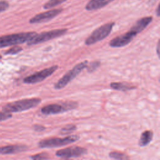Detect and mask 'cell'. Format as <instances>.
Wrapping results in <instances>:
<instances>
[{
  "label": "cell",
  "instance_id": "cell-13",
  "mask_svg": "<svg viewBox=\"0 0 160 160\" xmlns=\"http://www.w3.org/2000/svg\"><path fill=\"white\" fill-rule=\"evenodd\" d=\"M28 149V147L24 145H10L0 147L1 154H14L22 151H24Z\"/></svg>",
  "mask_w": 160,
  "mask_h": 160
},
{
  "label": "cell",
  "instance_id": "cell-2",
  "mask_svg": "<svg viewBox=\"0 0 160 160\" xmlns=\"http://www.w3.org/2000/svg\"><path fill=\"white\" fill-rule=\"evenodd\" d=\"M37 34L35 32H21L0 37V48L28 42Z\"/></svg>",
  "mask_w": 160,
  "mask_h": 160
},
{
  "label": "cell",
  "instance_id": "cell-11",
  "mask_svg": "<svg viewBox=\"0 0 160 160\" xmlns=\"http://www.w3.org/2000/svg\"><path fill=\"white\" fill-rule=\"evenodd\" d=\"M62 9L60 8L53 9L42 13L38 14L29 20V22L31 24H35L47 22L57 16L62 12Z\"/></svg>",
  "mask_w": 160,
  "mask_h": 160
},
{
  "label": "cell",
  "instance_id": "cell-15",
  "mask_svg": "<svg viewBox=\"0 0 160 160\" xmlns=\"http://www.w3.org/2000/svg\"><path fill=\"white\" fill-rule=\"evenodd\" d=\"M153 137V132L151 130L144 131L141 135L139 140V146H147L152 140Z\"/></svg>",
  "mask_w": 160,
  "mask_h": 160
},
{
  "label": "cell",
  "instance_id": "cell-16",
  "mask_svg": "<svg viewBox=\"0 0 160 160\" xmlns=\"http://www.w3.org/2000/svg\"><path fill=\"white\" fill-rule=\"evenodd\" d=\"M110 87L115 90L121 91H127L132 90L136 88V86L128 84V83H122V82H113L110 84Z\"/></svg>",
  "mask_w": 160,
  "mask_h": 160
},
{
  "label": "cell",
  "instance_id": "cell-14",
  "mask_svg": "<svg viewBox=\"0 0 160 160\" xmlns=\"http://www.w3.org/2000/svg\"><path fill=\"white\" fill-rule=\"evenodd\" d=\"M114 0H90L85 8L87 11H94L101 9Z\"/></svg>",
  "mask_w": 160,
  "mask_h": 160
},
{
  "label": "cell",
  "instance_id": "cell-25",
  "mask_svg": "<svg viewBox=\"0 0 160 160\" xmlns=\"http://www.w3.org/2000/svg\"><path fill=\"white\" fill-rule=\"evenodd\" d=\"M33 129L36 131H43L46 129V127H44L42 125H39V124H34L33 126Z\"/></svg>",
  "mask_w": 160,
  "mask_h": 160
},
{
  "label": "cell",
  "instance_id": "cell-19",
  "mask_svg": "<svg viewBox=\"0 0 160 160\" xmlns=\"http://www.w3.org/2000/svg\"><path fill=\"white\" fill-rule=\"evenodd\" d=\"M77 127L74 124H68L67 126L62 128L60 131V134L61 135H66L69 134L72 132H74L75 130H76Z\"/></svg>",
  "mask_w": 160,
  "mask_h": 160
},
{
  "label": "cell",
  "instance_id": "cell-26",
  "mask_svg": "<svg viewBox=\"0 0 160 160\" xmlns=\"http://www.w3.org/2000/svg\"><path fill=\"white\" fill-rule=\"evenodd\" d=\"M159 6L158 5V6L157 7V9H156V13H157V15H158V16H159Z\"/></svg>",
  "mask_w": 160,
  "mask_h": 160
},
{
  "label": "cell",
  "instance_id": "cell-1",
  "mask_svg": "<svg viewBox=\"0 0 160 160\" xmlns=\"http://www.w3.org/2000/svg\"><path fill=\"white\" fill-rule=\"evenodd\" d=\"M41 100L39 98H29L24 99L12 102H9L4 105L2 109L3 112L10 113L26 111L37 106Z\"/></svg>",
  "mask_w": 160,
  "mask_h": 160
},
{
  "label": "cell",
  "instance_id": "cell-12",
  "mask_svg": "<svg viewBox=\"0 0 160 160\" xmlns=\"http://www.w3.org/2000/svg\"><path fill=\"white\" fill-rule=\"evenodd\" d=\"M152 21V16L144 17L138 20L136 23L131 27L130 31L134 32L136 34L143 31Z\"/></svg>",
  "mask_w": 160,
  "mask_h": 160
},
{
  "label": "cell",
  "instance_id": "cell-9",
  "mask_svg": "<svg viewBox=\"0 0 160 160\" xmlns=\"http://www.w3.org/2000/svg\"><path fill=\"white\" fill-rule=\"evenodd\" d=\"M87 153V149L80 146H71L58 150L56 155L59 158H78Z\"/></svg>",
  "mask_w": 160,
  "mask_h": 160
},
{
  "label": "cell",
  "instance_id": "cell-6",
  "mask_svg": "<svg viewBox=\"0 0 160 160\" xmlns=\"http://www.w3.org/2000/svg\"><path fill=\"white\" fill-rule=\"evenodd\" d=\"M114 24V22H108L98 28L85 40V44L90 46L105 39L110 34Z\"/></svg>",
  "mask_w": 160,
  "mask_h": 160
},
{
  "label": "cell",
  "instance_id": "cell-3",
  "mask_svg": "<svg viewBox=\"0 0 160 160\" xmlns=\"http://www.w3.org/2000/svg\"><path fill=\"white\" fill-rule=\"evenodd\" d=\"M78 106L75 101H66L61 103L50 104L43 106L41 109V112L44 115H52L62 113L76 108Z\"/></svg>",
  "mask_w": 160,
  "mask_h": 160
},
{
  "label": "cell",
  "instance_id": "cell-4",
  "mask_svg": "<svg viewBox=\"0 0 160 160\" xmlns=\"http://www.w3.org/2000/svg\"><path fill=\"white\" fill-rule=\"evenodd\" d=\"M88 61H84L80 63H78L73 67V68L68 71L58 82L54 84V88L56 89H60L65 87L69 82L74 79L80 72L87 67Z\"/></svg>",
  "mask_w": 160,
  "mask_h": 160
},
{
  "label": "cell",
  "instance_id": "cell-8",
  "mask_svg": "<svg viewBox=\"0 0 160 160\" xmlns=\"http://www.w3.org/2000/svg\"><path fill=\"white\" fill-rule=\"evenodd\" d=\"M58 66L57 65L52 66L25 78L23 81L24 83L27 84H34L41 82L52 74L58 69Z\"/></svg>",
  "mask_w": 160,
  "mask_h": 160
},
{
  "label": "cell",
  "instance_id": "cell-18",
  "mask_svg": "<svg viewBox=\"0 0 160 160\" xmlns=\"http://www.w3.org/2000/svg\"><path fill=\"white\" fill-rule=\"evenodd\" d=\"M66 1L67 0H49L48 2H46L44 4L43 8H44V9H50L51 8L58 6L60 4H62V2H64Z\"/></svg>",
  "mask_w": 160,
  "mask_h": 160
},
{
  "label": "cell",
  "instance_id": "cell-20",
  "mask_svg": "<svg viewBox=\"0 0 160 160\" xmlns=\"http://www.w3.org/2000/svg\"><path fill=\"white\" fill-rule=\"evenodd\" d=\"M31 160H47L49 158L48 154L46 152H41L34 154L30 157Z\"/></svg>",
  "mask_w": 160,
  "mask_h": 160
},
{
  "label": "cell",
  "instance_id": "cell-24",
  "mask_svg": "<svg viewBox=\"0 0 160 160\" xmlns=\"http://www.w3.org/2000/svg\"><path fill=\"white\" fill-rule=\"evenodd\" d=\"M12 117V115L10 113L5 112H0V121L8 119Z\"/></svg>",
  "mask_w": 160,
  "mask_h": 160
},
{
  "label": "cell",
  "instance_id": "cell-22",
  "mask_svg": "<svg viewBox=\"0 0 160 160\" xmlns=\"http://www.w3.org/2000/svg\"><path fill=\"white\" fill-rule=\"evenodd\" d=\"M22 48L19 47V46H15L13 47L11 49H9L8 51H6V52L5 53L6 54H15L18 53L19 52H20L21 51H22Z\"/></svg>",
  "mask_w": 160,
  "mask_h": 160
},
{
  "label": "cell",
  "instance_id": "cell-5",
  "mask_svg": "<svg viewBox=\"0 0 160 160\" xmlns=\"http://www.w3.org/2000/svg\"><path fill=\"white\" fill-rule=\"evenodd\" d=\"M79 139L78 135L68 136L65 138H52L42 139L39 142V147L41 148H52L63 146L77 141Z\"/></svg>",
  "mask_w": 160,
  "mask_h": 160
},
{
  "label": "cell",
  "instance_id": "cell-21",
  "mask_svg": "<svg viewBox=\"0 0 160 160\" xmlns=\"http://www.w3.org/2000/svg\"><path fill=\"white\" fill-rule=\"evenodd\" d=\"M100 64L101 63L99 61H93L90 63L89 66L88 65L86 68L88 69V71L89 72H92L100 66Z\"/></svg>",
  "mask_w": 160,
  "mask_h": 160
},
{
  "label": "cell",
  "instance_id": "cell-27",
  "mask_svg": "<svg viewBox=\"0 0 160 160\" xmlns=\"http://www.w3.org/2000/svg\"><path fill=\"white\" fill-rule=\"evenodd\" d=\"M1 59V56L0 55V59Z\"/></svg>",
  "mask_w": 160,
  "mask_h": 160
},
{
  "label": "cell",
  "instance_id": "cell-23",
  "mask_svg": "<svg viewBox=\"0 0 160 160\" xmlns=\"http://www.w3.org/2000/svg\"><path fill=\"white\" fill-rule=\"evenodd\" d=\"M9 7V3L6 1H0V12L4 11Z\"/></svg>",
  "mask_w": 160,
  "mask_h": 160
},
{
  "label": "cell",
  "instance_id": "cell-7",
  "mask_svg": "<svg viewBox=\"0 0 160 160\" xmlns=\"http://www.w3.org/2000/svg\"><path fill=\"white\" fill-rule=\"evenodd\" d=\"M68 31L67 29H58L47 32H43L41 34H37L34 36L31 40H29L27 43L28 45L31 46L39 43H42L54 38H57L61 36L66 33Z\"/></svg>",
  "mask_w": 160,
  "mask_h": 160
},
{
  "label": "cell",
  "instance_id": "cell-17",
  "mask_svg": "<svg viewBox=\"0 0 160 160\" xmlns=\"http://www.w3.org/2000/svg\"><path fill=\"white\" fill-rule=\"evenodd\" d=\"M109 156L115 160H130L127 154L119 151H112L109 152Z\"/></svg>",
  "mask_w": 160,
  "mask_h": 160
},
{
  "label": "cell",
  "instance_id": "cell-10",
  "mask_svg": "<svg viewBox=\"0 0 160 160\" xmlns=\"http://www.w3.org/2000/svg\"><path fill=\"white\" fill-rule=\"evenodd\" d=\"M137 34L131 31L118 36L109 41V46L112 48H121L128 45Z\"/></svg>",
  "mask_w": 160,
  "mask_h": 160
}]
</instances>
